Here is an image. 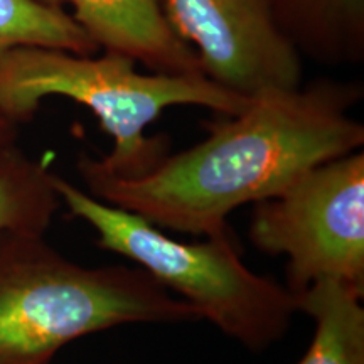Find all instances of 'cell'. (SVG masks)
I'll return each instance as SVG.
<instances>
[{
  "label": "cell",
  "mask_w": 364,
  "mask_h": 364,
  "mask_svg": "<svg viewBox=\"0 0 364 364\" xmlns=\"http://www.w3.org/2000/svg\"><path fill=\"white\" fill-rule=\"evenodd\" d=\"M136 63L117 53L75 54L51 48H16L0 54V108L16 124L33 118L49 97L70 98L95 113L113 139L98 171L115 177L147 174L167 156V139L149 136L147 127L174 105H196L223 113L243 112L252 102L206 75L139 73Z\"/></svg>",
  "instance_id": "obj_3"
},
{
  "label": "cell",
  "mask_w": 364,
  "mask_h": 364,
  "mask_svg": "<svg viewBox=\"0 0 364 364\" xmlns=\"http://www.w3.org/2000/svg\"><path fill=\"white\" fill-rule=\"evenodd\" d=\"M58 206L48 166L16 144L0 149V233L44 235Z\"/></svg>",
  "instance_id": "obj_10"
},
{
  "label": "cell",
  "mask_w": 364,
  "mask_h": 364,
  "mask_svg": "<svg viewBox=\"0 0 364 364\" xmlns=\"http://www.w3.org/2000/svg\"><path fill=\"white\" fill-rule=\"evenodd\" d=\"M16 48H51L88 56L100 53L65 7L46 0H0V54Z\"/></svg>",
  "instance_id": "obj_11"
},
{
  "label": "cell",
  "mask_w": 364,
  "mask_h": 364,
  "mask_svg": "<svg viewBox=\"0 0 364 364\" xmlns=\"http://www.w3.org/2000/svg\"><path fill=\"white\" fill-rule=\"evenodd\" d=\"M280 29L300 54L326 63L364 54V0H272Z\"/></svg>",
  "instance_id": "obj_8"
},
{
  "label": "cell",
  "mask_w": 364,
  "mask_h": 364,
  "mask_svg": "<svg viewBox=\"0 0 364 364\" xmlns=\"http://www.w3.org/2000/svg\"><path fill=\"white\" fill-rule=\"evenodd\" d=\"M361 95L359 85L338 81L268 91L147 174H105L88 156L78 171L93 198L154 226L225 236L231 211L275 198L312 167L363 149L364 127L349 112Z\"/></svg>",
  "instance_id": "obj_1"
},
{
  "label": "cell",
  "mask_w": 364,
  "mask_h": 364,
  "mask_svg": "<svg viewBox=\"0 0 364 364\" xmlns=\"http://www.w3.org/2000/svg\"><path fill=\"white\" fill-rule=\"evenodd\" d=\"M248 236L262 252L287 255V289L295 297L326 279L364 292L363 150L318 164L255 204Z\"/></svg>",
  "instance_id": "obj_5"
},
{
  "label": "cell",
  "mask_w": 364,
  "mask_h": 364,
  "mask_svg": "<svg viewBox=\"0 0 364 364\" xmlns=\"http://www.w3.org/2000/svg\"><path fill=\"white\" fill-rule=\"evenodd\" d=\"M194 318V309L144 268L83 267L44 235L0 233V364H49L93 332Z\"/></svg>",
  "instance_id": "obj_2"
},
{
  "label": "cell",
  "mask_w": 364,
  "mask_h": 364,
  "mask_svg": "<svg viewBox=\"0 0 364 364\" xmlns=\"http://www.w3.org/2000/svg\"><path fill=\"white\" fill-rule=\"evenodd\" d=\"M17 125L19 124H16V122L0 108V149L16 144Z\"/></svg>",
  "instance_id": "obj_12"
},
{
  "label": "cell",
  "mask_w": 364,
  "mask_h": 364,
  "mask_svg": "<svg viewBox=\"0 0 364 364\" xmlns=\"http://www.w3.org/2000/svg\"><path fill=\"white\" fill-rule=\"evenodd\" d=\"M71 17L103 53L124 54L152 73L204 75L198 54L176 33L166 0H46Z\"/></svg>",
  "instance_id": "obj_7"
},
{
  "label": "cell",
  "mask_w": 364,
  "mask_h": 364,
  "mask_svg": "<svg viewBox=\"0 0 364 364\" xmlns=\"http://www.w3.org/2000/svg\"><path fill=\"white\" fill-rule=\"evenodd\" d=\"M364 292L338 280H318L297 295L299 311L316 322L312 343L297 364H364Z\"/></svg>",
  "instance_id": "obj_9"
},
{
  "label": "cell",
  "mask_w": 364,
  "mask_h": 364,
  "mask_svg": "<svg viewBox=\"0 0 364 364\" xmlns=\"http://www.w3.org/2000/svg\"><path fill=\"white\" fill-rule=\"evenodd\" d=\"M59 201L98 235V247L135 262L179 295L199 318L215 324L245 348L262 351L277 343L299 312L287 287L241 262L230 235L184 243L164 235L142 216L112 206L53 174Z\"/></svg>",
  "instance_id": "obj_4"
},
{
  "label": "cell",
  "mask_w": 364,
  "mask_h": 364,
  "mask_svg": "<svg viewBox=\"0 0 364 364\" xmlns=\"http://www.w3.org/2000/svg\"><path fill=\"white\" fill-rule=\"evenodd\" d=\"M172 27L203 73L245 98L302 86V54L280 29L272 0H166Z\"/></svg>",
  "instance_id": "obj_6"
}]
</instances>
